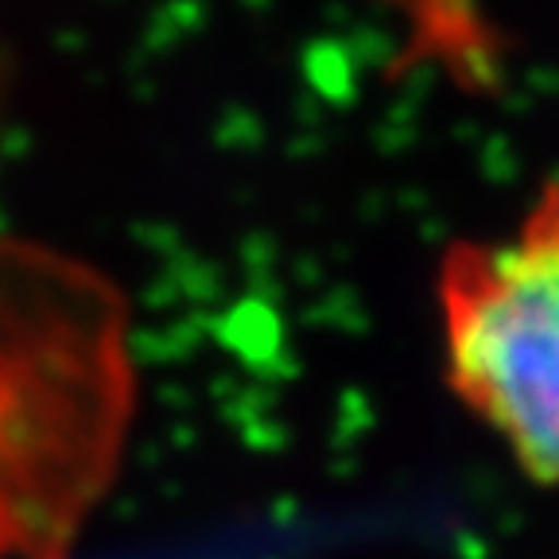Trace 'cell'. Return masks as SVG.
I'll use <instances>...</instances> for the list:
<instances>
[{
    "mask_svg": "<svg viewBox=\"0 0 559 559\" xmlns=\"http://www.w3.org/2000/svg\"><path fill=\"white\" fill-rule=\"evenodd\" d=\"M436 307L454 401L524 478L559 486V179L513 226L439 257Z\"/></svg>",
    "mask_w": 559,
    "mask_h": 559,
    "instance_id": "cell-1",
    "label": "cell"
}]
</instances>
